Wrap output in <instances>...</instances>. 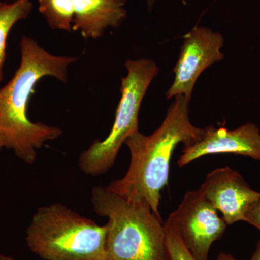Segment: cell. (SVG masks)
Returning <instances> with one entry per match:
<instances>
[{
    "mask_svg": "<svg viewBox=\"0 0 260 260\" xmlns=\"http://www.w3.org/2000/svg\"><path fill=\"white\" fill-rule=\"evenodd\" d=\"M20 54V66L14 76L0 88V132L6 137L5 148L31 164L37 159V150L47 142L57 139L62 131L57 126L32 122L28 119L30 95L44 77L66 83L68 68L78 58L54 55L28 37L22 38Z\"/></svg>",
    "mask_w": 260,
    "mask_h": 260,
    "instance_id": "obj_1",
    "label": "cell"
},
{
    "mask_svg": "<svg viewBox=\"0 0 260 260\" xmlns=\"http://www.w3.org/2000/svg\"><path fill=\"white\" fill-rule=\"evenodd\" d=\"M184 95L174 97L167 116L153 134L135 133L124 144L129 148L130 164L125 175L112 181L108 189L131 199L146 200L154 213L158 208L161 191L169 183L170 162L177 145L193 144L201 139L205 129L191 124L189 104Z\"/></svg>",
    "mask_w": 260,
    "mask_h": 260,
    "instance_id": "obj_2",
    "label": "cell"
},
{
    "mask_svg": "<svg viewBox=\"0 0 260 260\" xmlns=\"http://www.w3.org/2000/svg\"><path fill=\"white\" fill-rule=\"evenodd\" d=\"M90 198L94 211L108 218L107 260H167L164 223L146 200L102 186L94 187Z\"/></svg>",
    "mask_w": 260,
    "mask_h": 260,
    "instance_id": "obj_3",
    "label": "cell"
},
{
    "mask_svg": "<svg viewBox=\"0 0 260 260\" xmlns=\"http://www.w3.org/2000/svg\"><path fill=\"white\" fill-rule=\"evenodd\" d=\"M107 226L60 203L38 208L27 229V245L46 260H107Z\"/></svg>",
    "mask_w": 260,
    "mask_h": 260,
    "instance_id": "obj_4",
    "label": "cell"
},
{
    "mask_svg": "<svg viewBox=\"0 0 260 260\" xmlns=\"http://www.w3.org/2000/svg\"><path fill=\"white\" fill-rule=\"evenodd\" d=\"M127 74L121 80V97L116 109L112 130L103 141L95 140L80 154V170L89 176H99L112 169L127 138L139 132V112L142 102L159 68L150 59L126 61Z\"/></svg>",
    "mask_w": 260,
    "mask_h": 260,
    "instance_id": "obj_5",
    "label": "cell"
},
{
    "mask_svg": "<svg viewBox=\"0 0 260 260\" xmlns=\"http://www.w3.org/2000/svg\"><path fill=\"white\" fill-rule=\"evenodd\" d=\"M167 220L197 260H208L212 244L223 236L228 225L199 189L187 191Z\"/></svg>",
    "mask_w": 260,
    "mask_h": 260,
    "instance_id": "obj_6",
    "label": "cell"
},
{
    "mask_svg": "<svg viewBox=\"0 0 260 260\" xmlns=\"http://www.w3.org/2000/svg\"><path fill=\"white\" fill-rule=\"evenodd\" d=\"M224 38L220 32L203 26H195L184 35L179 59L173 72L174 79L167 98L184 95L191 101L197 80L207 68L221 61Z\"/></svg>",
    "mask_w": 260,
    "mask_h": 260,
    "instance_id": "obj_7",
    "label": "cell"
},
{
    "mask_svg": "<svg viewBox=\"0 0 260 260\" xmlns=\"http://www.w3.org/2000/svg\"><path fill=\"white\" fill-rule=\"evenodd\" d=\"M215 209L223 215L227 225L244 221L260 193L251 189L237 171L229 167L214 169L199 189Z\"/></svg>",
    "mask_w": 260,
    "mask_h": 260,
    "instance_id": "obj_8",
    "label": "cell"
},
{
    "mask_svg": "<svg viewBox=\"0 0 260 260\" xmlns=\"http://www.w3.org/2000/svg\"><path fill=\"white\" fill-rule=\"evenodd\" d=\"M219 153L235 154L260 161L259 128L251 122L233 130L207 126L201 139L184 146L178 166L182 167L202 157Z\"/></svg>",
    "mask_w": 260,
    "mask_h": 260,
    "instance_id": "obj_9",
    "label": "cell"
},
{
    "mask_svg": "<svg viewBox=\"0 0 260 260\" xmlns=\"http://www.w3.org/2000/svg\"><path fill=\"white\" fill-rule=\"evenodd\" d=\"M127 0H73V30L85 39L102 37L109 28H117L126 18Z\"/></svg>",
    "mask_w": 260,
    "mask_h": 260,
    "instance_id": "obj_10",
    "label": "cell"
},
{
    "mask_svg": "<svg viewBox=\"0 0 260 260\" xmlns=\"http://www.w3.org/2000/svg\"><path fill=\"white\" fill-rule=\"evenodd\" d=\"M32 8L30 0H15L12 3L0 2V83L3 79L8 35L15 24L28 18Z\"/></svg>",
    "mask_w": 260,
    "mask_h": 260,
    "instance_id": "obj_11",
    "label": "cell"
},
{
    "mask_svg": "<svg viewBox=\"0 0 260 260\" xmlns=\"http://www.w3.org/2000/svg\"><path fill=\"white\" fill-rule=\"evenodd\" d=\"M39 11L53 30H73L75 9L73 0H38Z\"/></svg>",
    "mask_w": 260,
    "mask_h": 260,
    "instance_id": "obj_12",
    "label": "cell"
},
{
    "mask_svg": "<svg viewBox=\"0 0 260 260\" xmlns=\"http://www.w3.org/2000/svg\"><path fill=\"white\" fill-rule=\"evenodd\" d=\"M164 229L167 260H197L184 245L175 228L167 220Z\"/></svg>",
    "mask_w": 260,
    "mask_h": 260,
    "instance_id": "obj_13",
    "label": "cell"
},
{
    "mask_svg": "<svg viewBox=\"0 0 260 260\" xmlns=\"http://www.w3.org/2000/svg\"><path fill=\"white\" fill-rule=\"evenodd\" d=\"M244 221L251 224L260 231V198L248 210Z\"/></svg>",
    "mask_w": 260,
    "mask_h": 260,
    "instance_id": "obj_14",
    "label": "cell"
},
{
    "mask_svg": "<svg viewBox=\"0 0 260 260\" xmlns=\"http://www.w3.org/2000/svg\"><path fill=\"white\" fill-rule=\"evenodd\" d=\"M216 260H238L234 258V256L230 254L227 253H220L218 254Z\"/></svg>",
    "mask_w": 260,
    "mask_h": 260,
    "instance_id": "obj_15",
    "label": "cell"
},
{
    "mask_svg": "<svg viewBox=\"0 0 260 260\" xmlns=\"http://www.w3.org/2000/svg\"><path fill=\"white\" fill-rule=\"evenodd\" d=\"M251 260H260V240L256 244L255 250L254 251Z\"/></svg>",
    "mask_w": 260,
    "mask_h": 260,
    "instance_id": "obj_16",
    "label": "cell"
},
{
    "mask_svg": "<svg viewBox=\"0 0 260 260\" xmlns=\"http://www.w3.org/2000/svg\"><path fill=\"white\" fill-rule=\"evenodd\" d=\"M6 137H5V135L3 134L2 132H0V150H1L2 148H4V147H6Z\"/></svg>",
    "mask_w": 260,
    "mask_h": 260,
    "instance_id": "obj_17",
    "label": "cell"
},
{
    "mask_svg": "<svg viewBox=\"0 0 260 260\" xmlns=\"http://www.w3.org/2000/svg\"><path fill=\"white\" fill-rule=\"evenodd\" d=\"M146 2L148 10H151L152 8H153L154 3H155V0H146Z\"/></svg>",
    "mask_w": 260,
    "mask_h": 260,
    "instance_id": "obj_18",
    "label": "cell"
},
{
    "mask_svg": "<svg viewBox=\"0 0 260 260\" xmlns=\"http://www.w3.org/2000/svg\"><path fill=\"white\" fill-rule=\"evenodd\" d=\"M0 260H15L10 256L3 255V254H0Z\"/></svg>",
    "mask_w": 260,
    "mask_h": 260,
    "instance_id": "obj_19",
    "label": "cell"
}]
</instances>
